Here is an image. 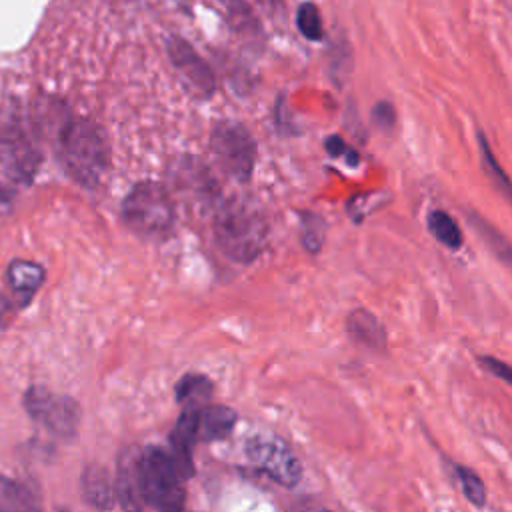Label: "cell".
<instances>
[{"instance_id":"1","label":"cell","mask_w":512,"mask_h":512,"mask_svg":"<svg viewBox=\"0 0 512 512\" xmlns=\"http://www.w3.org/2000/svg\"><path fill=\"white\" fill-rule=\"evenodd\" d=\"M58 154L66 172L82 186H96L108 164L100 128L86 118H68L58 132Z\"/></svg>"},{"instance_id":"2","label":"cell","mask_w":512,"mask_h":512,"mask_svg":"<svg viewBox=\"0 0 512 512\" xmlns=\"http://www.w3.org/2000/svg\"><path fill=\"white\" fill-rule=\"evenodd\" d=\"M134 474L142 504L166 512L184 508V474L178 468L172 452L158 446L144 448L134 460Z\"/></svg>"},{"instance_id":"3","label":"cell","mask_w":512,"mask_h":512,"mask_svg":"<svg viewBox=\"0 0 512 512\" xmlns=\"http://www.w3.org/2000/svg\"><path fill=\"white\" fill-rule=\"evenodd\" d=\"M268 228L262 214L244 202H226L214 216V238L218 248L234 262L248 264L266 246Z\"/></svg>"},{"instance_id":"4","label":"cell","mask_w":512,"mask_h":512,"mask_svg":"<svg viewBox=\"0 0 512 512\" xmlns=\"http://www.w3.org/2000/svg\"><path fill=\"white\" fill-rule=\"evenodd\" d=\"M174 202L168 190L152 180L136 184L122 200L124 224L144 240H164L174 228Z\"/></svg>"},{"instance_id":"5","label":"cell","mask_w":512,"mask_h":512,"mask_svg":"<svg viewBox=\"0 0 512 512\" xmlns=\"http://www.w3.org/2000/svg\"><path fill=\"white\" fill-rule=\"evenodd\" d=\"M42 162V148L32 124L14 118L0 130V176L14 186H28Z\"/></svg>"},{"instance_id":"6","label":"cell","mask_w":512,"mask_h":512,"mask_svg":"<svg viewBox=\"0 0 512 512\" xmlns=\"http://www.w3.org/2000/svg\"><path fill=\"white\" fill-rule=\"evenodd\" d=\"M210 152L226 176L238 182H246L252 176L256 142L240 122H218L210 136Z\"/></svg>"},{"instance_id":"7","label":"cell","mask_w":512,"mask_h":512,"mask_svg":"<svg viewBox=\"0 0 512 512\" xmlns=\"http://www.w3.org/2000/svg\"><path fill=\"white\" fill-rule=\"evenodd\" d=\"M28 416L46 432L60 440L76 436L80 424V406L70 398L42 386H30L24 396Z\"/></svg>"},{"instance_id":"8","label":"cell","mask_w":512,"mask_h":512,"mask_svg":"<svg viewBox=\"0 0 512 512\" xmlns=\"http://www.w3.org/2000/svg\"><path fill=\"white\" fill-rule=\"evenodd\" d=\"M250 462L274 482L292 488L302 478V464L288 444L272 434H258L246 442Z\"/></svg>"},{"instance_id":"9","label":"cell","mask_w":512,"mask_h":512,"mask_svg":"<svg viewBox=\"0 0 512 512\" xmlns=\"http://www.w3.org/2000/svg\"><path fill=\"white\" fill-rule=\"evenodd\" d=\"M166 50L172 66L178 70V74L194 94L206 98L214 92L216 78L212 68L184 38L172 36L166 44Z\"/></svg>"},{"instance_id":"10","label":"cell","mask_w":512,"mask_h":512,"mask_svg":"<svg viewBox=\"0 0 512 512\" xmlns=\"http://www.w3.org/2000/svg\"><path fill=\"white\" fill-rule=\"evenodd\" d=\"M198 414L200 406H184L178 422L172 428L170 434V446H172V456L182 470L184 478L192 476V448L198 440Z\"/></svg>"},{"instance_id":"11","label":"cell","mask_w":512,"mask_h":512,"mask_svg":"<svg viewBox=\"0 0 512 512\" xmlns=\"http://www.w3.org/2000/svg\"><path fill=\"white\" fill-rule=\"evenodd\" d=\"M82 494L84 500L94 506V508H102L108 510L114 506L116 500V484L110 478V472L100 466V464H92L82 472Z\"/></svg>"},{"instance_id":"12","label":"cell","mask_w":512,"mask_h":512,"mask_svg":"<svg viewBox=\"0 0 512 512\" xmlns=\"http://www.w3.org/2000/svg\"><path fill=\"white\" fill-rule=\"evenodd\" d=\"M236 424V412L222 404L200 406L198 414V440L212 442L226 438Z\"/></svg>"},{"instance_id":"13","label":"cell","mask_w":512,"mask_h":512,"mask_svg":"<svg viewBox=\"0 0 512 512\" xmlns=\"http://www.w3.org/2000/svg\"><path fill=\"white\" fill-rule=\"evenodd\" d=\"M346 330L362 346H368L372 350H384L386 348L384 326L380 324V320L372 312H368L364 308H358L348 316Z\"/></svg>"},{"instance_id":"14","label":"cell","mask_w":512,"mask_h":512,"mask_svg":"<svg viewBox=\"0 0 512 512\" xmlns=\"http://www.w3.org/2000/svg\"><path fill=\"white\" fill-rule=\"evenodd\" d=\"M44 278H46V272L38 262L18 258V260H12L8 266L10 288L22 296L20 300L22 304L34 296V292L42 286Z\"/></svg>"},{"instance_id":"15","label":"cell","mask_w":512,"mask_h":512,"mask_svg":"<svg viewBox=\"0 0 512 512\" xmlns=\"http://www.w3.org/2000/svg\"><path fill=\"white\" fill-rule=\"evenodd\" d=\"M222 8H224V14H226L230 26L234 28V32H238L240 36H244L248 40L260 38L262 32H260L258 20L244 0H222Z\"/></svg>"},{"instance_id":"16","label":"cell","mask_w":512,"mask_h":512,"mask_svg":"<svg viewBox=\"0 0 512 512\" xmlns=\"http://www.w3.org/2000/svg\"><path fill=\"white\" fill-rule=\"evenodd\" d=\"M174 394L184 406H202L212 396V382L202 374H186L178 380Z\"/></svg>"},{"instance_id":"17","label":"cell","mask_w":512,"mask_h":512,"mask_svg":"<svg viewBox=\"0 0 512 512\" xmlns=\"http://www.w3.org/2000/svg\"><path fill=\"white\" fill-rule=\"evenodd\" d=\"M428 228L434 234V238L444 246L452 250L462 246V232L458 224L452 220V216L446 214L444 210H434L428 214Z\"/></svg>"},{"instance_id":"18","label":"cell","mask_w":512,"mask_h":512,"mask_svg":"<svg viewBox=\"0 0 512 512\" xmlns=\"http://www.w3.org/2000/svg\"><path fill=\"white\" fill-rule=\"evenodd\" d=\"M480 152H482V164L486 168V174L496 184V188L512 202V182L506 176V172L500 168L498 160L494 158V154H492V150H490V146H488V142L482 134H480Z\"/></svg>"},{"instance_id":"19","label":"cell","mask_w":512,"mask_h":512,"mask_svg":"<svg viewBox=\"0 0 512 512\" xmlns=\"http://www.w3.org/2000/svg\"><path fill=\"white\" fill-rule=\"evenodd\" d=\"M470 218L476 222L478 232L482 234V238L486 240V244L494 250V254H496L508 268H512V246H510V242H508L490 222H484V220H480L478 216H470Z\"/></svg>"},{"instance_id":"20","label":"cell","mask_w":512,"mask_h":512,"mask_svg":"<svg viewBox=\"0 0 512 512\" xmlns=\"http://www.w3.org/2000/svg\"><path fill=\"white\" fill-rule=\"evenodd\" d=\"M296 26L300 34L308 40H322L324 38V26L318 8L312 2H304L296 12Z\"/></svg>"},{"instance_id":"21","label":"cell","mask_w":512,"mask_h":512,"mask_svg":"<svg viewBox=\"0 0 512 512\" xmlns=\"http://www.w3.org/2000/svg\"><path fill=\"white\" fill-rule=\"evenodd\" d=\"M302 218V228H300V236H302V244L306 246L308 252H318L322 242H324V236H326V226H324V220L316 214H310V212H304L300 214Z\"/></svg>"},{"instance_id":"22","label":"cell","mask_w":512,"mask_h":512,"mask_svg":"<svg viewBox=\"0 0 512 512\" xmlns=\"http://www.w3.org/2000/svg\"><path fill=\"white\" fill-rule=\"evenodd\" d=\"M454 470H456V474H458V480H460V486H462L464 496H466L472 504L484 506V502H486V490H484V484H482V480L478 478V474L472 472L470 468L460 466V464H456Z\"/></svg>"},{"instance_id":"23","label":"cell","mask_w":512,"mask_h":512,"mask_svg":"<svg viewBox=\"0 0 512 512\" xmlns=\"http://www.w3.org/2000/svg\"><path fill=\"white\" fill-rule=\"evenodd\" d=\"M0 492L4 498H8L12 504L22 506V508H30L34 506V496L30 494V490L14 480L8 478H0Z\"/></svg>"},{"instance_id":"24","label":"cell","mask_w":512,"mask_h":512,"mask_svg":"<svg viewBox=\"0 0 512 512\" xmlns=\"http://www.w3.org/2000/svg\"><path fill=\"white\" fill-rule=\"evenodd\" d=\"M326 150L332 154V156H340V158H344L350 166H356L358 164V152L352 148V146H348L340 136H330V138H326Z\"/></svg>"},{"instance_id":"25","label":"cell","mask_w":512,"mask_h":512,"mask_svg":"<svg viewBox=\"0 0 512 512\" xmlns=\"http://www.w3.org/2000/svg\"><path fill=\"white\" fill-rule=\"evenodd\" d=\"M480 362H482V366H484L490 374H494L496 378H500V380H504L506 384L512 386V366L504 364L502 360H498V358H494V356H482Z\"/></svg>"},{"instance_id":"26","label":"cell","mask_w":512,"mask_h":512,"mask_svg":"<svg viewBox=\"0 0 512 512\" xmlns=\"http://www.w3.org/2000/svg\"><path fill=\"white\" fill-rule=\"evenodd\" d=\"M372 120H374L376 126H380L382 130H390V128L394 126V120H396V114H394L392 104H388V102H378V104L372 108Z\"/></svg>"},{"instance_id":"27","label":"cell","mask_w":512,"mask_h":512,"mask_svg":"<svg viewBox=\"0 0 512 512\" xmlns=\"http://www.w3.org/2000/svg\"><path fill=\"white\" fill-rule=\"evenodd\" d=\"M8 310H10V300L6 298L4 292H0V322L6 318Z\"/></svg>"}]
</instances>
